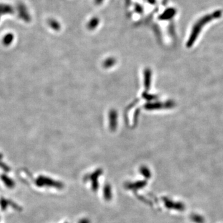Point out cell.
Segmentation results:
<instances>
[{"instance_id": "3", "label": "cell", "mask_w": 223, "mask_h": 223, "mask_svg": "<svg viewBox=\"0 0 223 223\" xmlns=\"http://www.w3.org/2000/svg\"><path fill=\"white\" fill-rule=\"evenodd\" d=\"M1 180L3 182V183H4V185L9 188H12L15 184H14V181L11 179V178L8 177L7 175H2L1 176Z\"/></svg>"}, {"instance_id": "6", "label": "cell", "mask_w": 223, "mask_h": 223, "mask_svg": "<svg viewBox=\"0 0 223 223\" xmlns=\"http://www.w3.org/2000/svg\"><path fill=\"white\" fill-rule=\"evenodd\" d=\"M99 23V19L97 17H93L88 23V27L89 29H95Z\"/></svg>"}, {"instance_id": "8", "label": "cell", "mask_w": 223, "mask_h": 223, "mask_svg": "<svg viewBox=\"0 0 223 223\" xmlns=\"http://www.w3.org/2000/svg\"><path fill=\"white\" fill-rule=\"evenodd\" d=\"M8 203H9V205H11V206L14 209H16V210H18V211L21 210V207H19V206H18L17 205H16V204H15L14 203L12 202L11 201H8Z\"/></svg>"}, {"instance_id": "4", "label": "cell", "mask_w": 223, "mask_h": 223, "mask_svg": "<svg viewBox=\"0 0 223 223\" xmlns=\"http://www.w3.org/2000/svg\"><path fill=\"white\" fill-rule=\"evenodd\" d=\"M173 15H174V9H168L161 14V16L159 17V19H162V20H166V19H170Z\"/></svg>"}, {"instance_id": "1", "label": "cell", "mask_w": 223, "mask_h": 223, "mask_svg": "<svg viewBox=\"0 0 223 223\" xmlns=\"http://www.w3.org/2000/svg\"><path fill=\"white\" fill-rule=\"evenodd\" d=\"M36 185L39 187H42L44 185L46 186H50V187H55L56 188H61L62 187V185L60 183L56 182L55 181L45 177L40 176L39 177L37 180H36Z\"/></svg>"}, {"instance_id": "9", "label": "cell", "mask_w": 223, "mask_h": 223, "mask_svg": "<svg viewBox=\"0 0 223 223\" xmlns=\"http://www.w3.org/2000/svg\"><path fill=\"white\" fill-rule=\"evenodd\" d=\"M50 25H51V26L54 28V29H59V24H58V23L57 22H56L55 21H50Z\"/></svg>"}, {"instance_id": "2", "label": "cell", "mask_w": 223, "mask_h": 223, "mask_svg": "<svg viewBox=\"0 0 223 223\" xmlns=\"http://www.w3.org/2000/svg\"><path fill=\"white\" fill-rule=\"evenodd\" d=\"M167 206L168 208H172L173 209L179 211H182L185 209V206L182 203H175L170 200L167 201Z\"/></svg>"}, {"instance_id": "10", "label": "cell", "mask_w": 223, "mask_h": 223, "mask_svg": "<svg viewBox=\"0 0 223 223\" xmlns=\"http://www.w3.org/2000/svg\"><path fill=\"white\" fill-rule=\"evenodd\" d=\"M102 1H103V0H95V2H96L97 4H101Z\"/></svg>"}, {"instance_id": "5", "label": "cell", "mask_w": 223, "mask_h": 223, "mask_svg": "<svg viewBox=\"0 0 223 223\" xmlns=\"http://www.w3.org/2000/svg\"><path fill=\"white\" fill-rule=\"evenodd\" d=\"M190 219L193 222L195 223H205V221L204 217L197 214H192L190 216Z\"/></svg>"}, {"instance_id": "7", "label": "cell", "mask_w": 223, "mask_h": 223, "mask_svg": "<svg viewBox=\"0 0 223 223\" xmlns=\"http://www.w3.org/2000/svg\"><path fill=\"white\" fill-rule=\"evenodd\" d=\"M9 205L8 203V201L4 199V198H1L0 200V205H1V208L2 209V210H6L7 205Z\"/></svg>"}]
</instances>
